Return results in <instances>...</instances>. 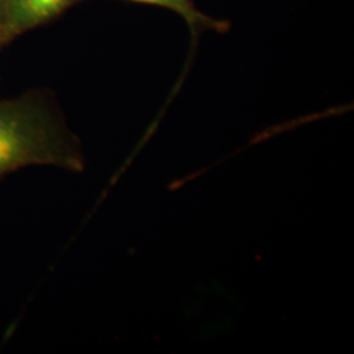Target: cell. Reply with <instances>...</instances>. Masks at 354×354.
<instances>
[{
  "mask_svg": "<svg viewBox=\"0 0 354 354\" xmlns=\"http://www.w3.org/2000/svg\"><path fill=\"white\" fill-rule=\"evenodd\" d=\"M77 163L41 100L32 95L0 100V180L29 165Z\"/></svg>",
  "mask_w": 354,
  "mask_h": 354,
  "instance_id": "1",
  "label": "cell"
},
{
  "mask_svg": "<svg viewBox=\"0 0 354 354\" xmlns=\"http://www.w3.org/2000/svg\"><path fill=\"white\" fill-rule=\"evenodd\" d=\"M75 0H6L7 36L26 32L64 11Z\"/></svg>",
  "mask_w": 354,
  "mask_h": 354,
  "instance_id": "2",
  "label": "cell"
},
{
  "mask_svg": "<svg viewBox=\"0 0 354 354\" xmlns=\"http://www.w3.org/2000/svg\"><path fill=\"white\" fill-rule=\"evenodd\" d=\"M0 3H6V0H0Z\"/></svg>",
  "mask_w": 354,
  "mask_h": 354,
  "instance_id": "4",
  "label": "cell"
},
{
  "mask_svg": "<svg viewBox=\"0 0 354 354\" xmlns=\"http://www.w3.org/2000/svg\"><path fill=\"white\" fill-rule=\"evenodd\" d=\"M130 1L159 6V7L168 8L171 11H175L180 16L184 17V20L188 23V26L192 29H196L197 26H203V28H222V24L219 21H215L213 19H210V17H207L203 13L200 12L194 7L192 0H130Z\"/></svg>",
  "mask_w": 354,
  "mask_h": 354,
  "instance_id": "3",
  "label": "cell"
}]
</instances>
